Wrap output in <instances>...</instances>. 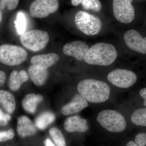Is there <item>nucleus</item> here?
<instances>
[{
    "instance_id": "nucleus-19",
    "label": "nucleus",
    "mask_w": 146,
    "mask_h": 146,
    "mask_svg": "<svg viewBox=\"0 0 146 146\" xmlns=\"http://www.w3.org/2000/svg\"><path fill=\"white\" fill-rule=\"evenodd\" d=\"M0 103L9 114H12L16 108V100L12 94L5 90L0 91Z\"/></svg>"
},
{
    "instance_id": "nucleus-29",
    "label": "nucleus",
    "mask_w": 146,
    "mask_h": 146,
    "mask_svg": "<svg viewBox=\"0 0 146 146\" xmlns=\"http://www.w3.org/2000/svg\"><path fill=\"white\" fill-rule=\"evenodd\" d=\"M5 81V73L2 71L0 70V87L4 84Z\"/></svg>"
},
{
    "instance_id": "nucleus-6",
    "label": "nucleus",
    "mask_w": 146,
    "mask_h": 146,
    "mask_svg": "<svg viewBox=\"0 0 146 146\" xmlns=\"http://www.w3.org/2000/svg\"><path fill=\"white\" fill-rule=\"evenodd\" d=\"M27 56V52L22 47L10 44L0 46V62L5 65H20L26 60Z\"/></svg>"
},
{
    "instance_id": "nucleus-22",
    "label": "nucleus",
    "mask_w": 146,
    "mask_h": 146,
    "mask_svg": "<svg viewBox=\"0 0 146 146\" xmlns=\"http://www.w3.org/2000/svg\"><path fill=\"white\" fill-rule=\"evenodd\" d=\"M50 135L53 141L57 146H67L64 135L60 129L56 127L50 129Z\"/></svg>"
},
{
    "instance_id": "nucleus-24",
    "label": "nucleus",
    "mask_w": 146,
    "mask_h": 146,
    "mask_svg": "<svg viewBox=\"0 0 146 146\" xmlns=\"http://www.w3.org/2000/svg\"><path fill=\"white\" fill-rule=\"evenodd\" d=\"M84 9L99 12L102 9V4L99 0H84L82 3Z\"/></svg>"
},
{
    "instance_id": "nucleus-7",
    "label": "nucleus",
    "mask_w": 146,
    "mask_h": 146,
    "mask_svg": "<svg viewBox=\"0 0 146 146\" xmlns=\"http://www.w3.org/2000/svg\"><path fill=\"white\" fill-rule=\"evenodd\" d=\"M108 80L119 88H129L137 81V76L132 71L124 69H117L111 71L107 76Z\"/></svg>"
},
{
    "instance_id": "nucleus-13",
    "label": "nucleus",
    "mask_w": 146,
    "mask_h": 146,
    "mask_svg": "<svg viewBox=\"0 0 146 146\" xmlns=\"http://www.w3.org/2000/svg\"><path fill=\"white\" fill-rule=\"evenodd\" d=\"M64 128L68 132H86L89 129L87 121L79 115L67 118L64 123Z\"/></svg>"
},
{
    "instance_id": "nucleus-23",
    "label": "nucleus",
    "mask_w": 146,
    "mask_h": 146,
    "mask_svg": "<svg viewBox=\"0 0 146 146\" xmlns=\"http://www.w3.org/2000/svg\"><path fill=\"white\" fill-rule=\"evenodd\" d=\"M14 24L18 34L22 35L25 33L27 28V19L23 12H18L16 20L14 21Z\"/></svg>"
},
{
    "instance_id": "nucleus-12",
    "label": "nucleus",
    "mask_w": 146,
    "mask_h": 146,
    "mask_svg": "<svg viewBox=\"0 0 146 146\" xmlns=\"http://www.w3.org/2000/svg\"><path fill=\"white\" fill-rule=\"evenodd\" d=\"M89 106L88 102L80 94L76 95L70 102L61 108L63 115L69 116L80 112Z\"/></svg>"
},
{
    "instance_id": "nucleus-8",
    "label": "nucleus",
    "mask_w": 146,
    "mask_h": 146,
    "mask_svg": "<svg viewBox=\"0 0 146 146\" xmlns=\"http://www.w3.org/2000/svg\"><path fill=\"white\" fill-rule=\"evenodd\" d=\"M133 0H113L114 16L117 21L124 24L131 23L135 17Z\"/></svg>"
},
{
    "instance_id": "nucleus-10",
    "label": "nucleus",
    "mask_w": 146,
    "mask_h": 146,
    "mask_svg": "<svg viewBox=\"0 0 146 146\" xmlns=\"http://www.w3.org/2000/svg\"><path fill=\"white\" fill-rule=\"evenodd\" d=\"M124 39L130 49L143 54H146V44L145 39L135 30L128 31L124 35Z\"/></svg>"
},
{
    "instance_id": "nucleus-4",
    "label": "nucleus",
    "mask_w": 146,
    "mask_h": 146,
    "mask_svg": "<svg viewBox=\"0 0 146 146\" xmlns=\"http://www.w3.org/2000/svg\"><path fill=\"white\" fill-rule=\"evenodd\" d=\"M75 23L77 27L87 35H95L101 31L102 23L98 17L80 11L76 14Z\"/></svg>"
},
{
    "instance_id": "nucleus-28",
    "label": "nucleus",
    "mask_w": 146,
    "mask_h": 146,
    "mask_svg": "<svg viewBox=\"0 0 146 146\" xmlns=\"http://www.w3.org/2000/svg\"><path fill=\"white\" fill-rule=\"evenodd\" d=\"M11 119V117L10 115L5 114L0 109V126H3L7 125Z\"/></svg>"
},
{
    "instance_id": "nucleus-15",
    "label": "nucleus",
    "mask_w": 146,
    "mask_h": 146,
    "mask_svg": "<svg viewBox=\"0 0 146 146\" xmlns=\"http://www.w3.org/2000/svg\"><path fill=\"white\" fill-rule=\"evenodd\" d=\"M17 131L21 138H26L35 134L36 126L27 117L23 115L18 118Z\"/></svg>"
},
{
    "instance_id": "nucleus-32",
    "label": "nucleus",
    "mask_w": 146,
    "mask_h": 146,
    "mask_svg": "<svg viewBox=\"0 0 146 146\" xmlns=\"http://www.w3.org/2000/svg\"><path fill=\"white\" fill-rule=\"evenodd\" d=\"M84 0H72V4L74 6H77L78 5H79L80 4V3H82Z\"/></svg>"
},
{
    "instance_id": "nucleus-5",
    "label": "nucleus",
    "mask_w": 146,
    "mask_h": 146,
    "mask_svg": "<svg viewBox=\"0 0 146 146\" xmlns=\"http://www.w3.org/2000/svg\"><path fill=\"white\" fill-rule=\"evenodd\" d=\"M20 41L27 49L37 52L43 49L46 46L49 41V36L46 32L33 30L21 35Z\"/></svg>"
},
{
    "instance_id": "nucleus-26",
    "label": "nucleus",
    "mask_w": 146,
    "mask_h": 146,
    "mask_svg": "<svg viewBox=\"0 0 146 146\" xmlns=\"http://www.w3.org/2000/svg\"><path fill=\"white\" fill-rule=\"evenodd\" d=\"M14 135V130L12 129L5 131H0V142H5L12 139Z\"/></svg>"
},
{
    "instance_id": "nucleus-18",
    "label": "nucleus",
    "mask_w": 146,
    "mask_h": 146,
    "mask_svg": "<svg viewBox=\"0 0 146 146\" xmlns=\"http://www.w3.org/2000/svg\"><path fill=\"white\" fill-rule=\"evenodd\" d=\"M43 100L42 95L34 94L27 95L22 101L23 108L26 112L34 114L36 112L37 105Z\"/></svg>"
},
{
    "instance_id": "nucleus-20",
    "label": "nucleus",
    "mask_w": 146,
    "mask_h": 146,
    "mask_svg": "<svg viewBox=\"0 0 146 146\" xmlns=\"http://www.w3.org/2000/svg\"><path fill=\"white\" fill-rule=\"evenodd\" d=\"M55 115L52 112L46 111L39 115L35 120V125L40 130H44L53 122Z\"/></svg>"
},
{
    "instance_id": "nucleus-11",
    "label": "nucleus",
    "mask_w": 146,
    "mask_h": 146,
    "mask_svg": "<svg viewBox=\"0 0 146 146\" xmlns=\"http://www.w3.org/2000/svg\"><path fill=\"white\" fill-rule=\"evenodd\" d=\"M89 48L85 42L80 41L67 43L63 47V52L66 55L72 56L78 60L84 59Z\"/></svg>"
},
{
    "instance_id": "nucleus-17",
    "label": "nucleus",
    "mask_w": 146,
    "mask_h": 146,
    "mask_svg": "<svg viewBox=\"0 0 146 146\" xmlns=\"http://www.w3.org/2000/svg\"><path fill=\"white\" fill-rule=\"evenodd\" d=\"M28 71L29 76L32 81L37 86L44 85L48 76V72L47 70L41 69L33 65L29 67Z\"/></svg>"
},
{
    "instance_id": "nucleus-33",
    "label": "nucleus",
    "mask_w": 146,
    "mask_h": 146,
    "mask_svg": "<svg viewBox=\"0 0 146 146\" xmlns=\"http://www.w3.org/2000/svg\"><path fill=\"white\" fill-rule=\"evenodd\" d=\"M126 146H138L135 142L132 141H130L127 144Z\"/></svg>"
},
{
    "instance_id": "nucleus-34",
    "label": "nucleus",
    "mask_w": 146,
    "mask_h": 146,
    "mask_svg": "<svg viewBox=\"0 0 146 146\" xmlns=\"http://www.w3.org/2000/svg\"><path fill=\"white\" fill-rule=\"evenodd\" d=\"M3 19V14H2V11L1 9H0V23L2 21Z\"/></svg>"
},
{
    "instance_id": "nucleus-14",
    "label": "nucleus",
    "mask_w": 146,
    "mask_h": 146,
    "mask_svg": "<svg viewBox=\"0 0 146 146\" xmlns=\"http://www.w3.org/2000/svg\"><path fill=\"white\" fill-rule=\"evenodd\" d=\"M59 60V57L57 54L50 53L47 54L38 55L32 58L31 64L37 68L44 70L56 64Z\"/></svg>"
},
{
    "instance_id": "nucleus-30",
    "label": "nucleus",
    "mask_w": 146,
    "mask_h": 146,
    "mask_svg": "<svg viewBox=\"0 0 146 146\" xmlns=\"http://www.w3.org/2000/svg\"><path fill=\"white\" fill-rule=\"evenodd\" d=\"M140 95L142 98L144 100L143 104L145 106H146V88H143L141 89V91H140Z\"/></svg>"
},
{
    "instance_id": "nucleus-27",
    "label": "nucleus",
    "mask_w": 146,
    "mask_h": 146,
    "mask_svg": "<svg viewBox=\"0 0 146 146\" xmlns=\"http://www.w3.org/2000/svg\"><path fill=\"white\" fill-rule=\"evenodd\" d=\"M135 143L138 146H145L146 132L138 133L135 138Z\"/></svg>"
},
{
    "instance_id": "nucleus-35",
    "label": "nucleus",
    "mask_w": 146,
    "mask_h": 146,
    "mask_svg": "<svg viewBox=\"0 0 146 146\" xmlns=\"http://www.w3.org/2000/svg\"><path fill=\"white\" fill-rule=\"evenodd\" d=\"M144 39H145V41L146 44V37H145V38H144Z\"/></svg>"
},
{
    "instance_id": "nucleus-1",
    "label": "nucleus",
    "mask_w": 146,
    "mask_h": 146,
    "mask_svg": "<svg viewBox=\"0 0 146 146\" xmlns=\"http://www.w3.org/2000/svg\"><path fill=\"white\" fill-rule=\"evenodd\" d=\"M77 89L82 96L92 103L104 102L108 100L110 95V87L107 83L93 79L82 80Z\"/></svg>"
},
{
    "instance_id": "nucleus-3",
    "label": "nucleus",
    "mask_w": 146,
    "mask_h": 146,
    "mask_svg": "<svg viewBox=\"0 0 146 146\" xmlns=\"http://www.w3.org/2000/svg\"><path fill=\"white\" fill-rule=\"evenodd\" d=\"M97 120L103 127L110 132H122L126 127L124 117L115 110H105L101 111Z\"/></svg>"
},
{
    "instance_id": "nucleus-2",
    "label": "nucleus",
    "mask_w": 146,
    "mask_h": 146,
    "mask_svg": "<svg viewBox=\"0 0 146 146\" xmlns=\"http://www.w3.org/2000/svg\"><path fill=\"white\" fill-rule=\"evenodd\" d=\"M117 56V50L113 45L99 43L89 49L84 60L90 65L106 66L114 63Z\"/></svg>"
},
{
    "instance_id": "nucleus-31",
    "label": "nucleus",
    "mask_w": 146,
    "mask_h": 146,
    "mask_svg": "<svg viewBox=\"0 0 146 146\" xmlns=\"http://www.w3.org/2000/svg\"><path fill=\"white\" fill-rule=\"evenodd\" d=\"M44 145L45 146H56L49 138H47L45 140Z\"/></svg>"
},
{
    "instance_id": "nucleus-9",
    "label": "nucleus",
    "mask_w": 146,
    "mask_h": 146,
    "mask_svg": "<svg viewBox=\"0 0 146 146\" xmlns=\"http://www.w3.org/2000/svg\"><path fill=\"white\" fill-rule=\"evenodd\" d=\"M58 7V0H35L30 6V13L33 18H45L55 13Z\"/></svg>"
},
{
    "instance_id": "nucleus-25",
    "label": "nucleus",
    "mask_w": 146,
    "mask_h": 146,
    "mask_svg": "<svg viewBox=\"0 0 146 146\" xmlns=\"http://www.w3.org/2000/svg\"><path fill=\"white\" fill-rule=\"evenodd\" d=\"M19 1V0H1L0 9L3 10L7 7L8 10H14L17 7Z\"/></svg>"
},
{
    "instance_id": "nucleus-21",
    "label": "nucleus",
    "mask_w": 146,
    "mask_h": 146,
    "mask_svg": "<svg viewBox=\"0 0 146 146\" xmlns=\"http://www.w3.org/2000/svg\"><path fill=\"white\" fill-rule=\"evenodd\" d=\"M131 119L136 125L146 127V107L135 110L131 115Z\"/></svg>"
},
{
    "instance_id": "nucleus-16",
    "label": "nucleus",
    "mask_w": 146,
    "mask_h": 146,
    "mask_svg": "<svg viewBox=\"0 0 146 146\" xmlns=\"http://www.w3.org/2000/svg\"><path fill=\"white\" fill-rule=\"evenodd\" d=\"M29 79L28 74L26 71H12L11 73L9 81V89L13 91H18L21 88L22 84L27 81Z\"/></svg>"
}]
</instances>
